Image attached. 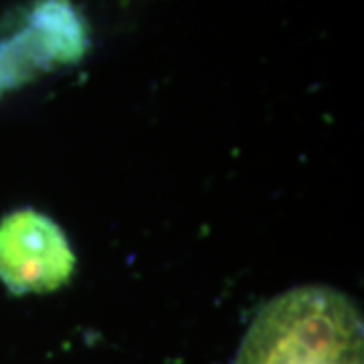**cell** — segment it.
Listing matches in <instances>:
<instances>
[{"instance_id": "cell-2", "label": "cell", "mask_w": 364, "mask_h": 364, "mask_svg": "<svg viewBox=\"0 0 364 364\" xmlns=\"http://www.w3.org/2000/svg\"><path fill=\"white\" fill-rule=\"evenodd\" d=\"M73 267L65 237L47 217L18 210L0 223V282L14 294L57 287Z\"/></svg>"}, {"instance_id": "cell-1", "label": "cell", "mask_w": 364, "mask_h": 364, "mask_svg": "<svg viewBox=\"0 0 364 364\" xmlns=\"http://www.w3.org/2000/svg\"><path fill=\"white\" fill-rule=\"evenodd\" d=\"M235 364H364L360 312L332 287H296L257 314Z\"/></svg>"}]
</instances>
